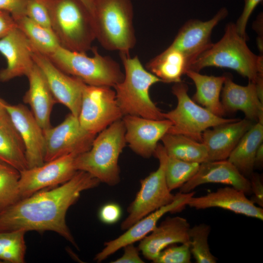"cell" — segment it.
<instances>
[{
	"label": "cell",
	"mask_w": 263,
	"mask_h": 263,
	"mask_svg": "<svg viewBox=\"0 0 263 263\" xmlns=\"http://www.w3.org/2000/svg\"><path fill=\"white\" fill-rule=\"evenodd\" d=\"M100 182L89 173L77 170L68 181L21 199L0 212V231H54L77 248L66 222L67 211L83 191Z\"/></svg>",
	"instance_id": "1"
},
{
	"label": "cell",
	"mask_w": 263,
	"mask_h": 263,
	"mask_svg": "<svg viewBox=\"0 0 263 263\" xmlns=\"http://www.w3.org/2000/svg\"><path fill=\"white\" fill-rule=\"evenodd\" d=\"M246 41L237 33L235 24L228 23L221 39L192 61L188 70L199 72L210 66L228 68L255 83L258 75L263 74V56L254 54Z\"/></svg>",
	"instance_id": "2"
},
{
	"label": "cell",
	"mask_w": 263,
	"mask_h": 263,
	"mask_svg": "<svg viewBox=\"0 0 263 263\" xmlns=\"http://www.w3.org/2000/svg\"><path fill=\"white\" fill-rule=\"evenodd\" d=\"M60 46L86 53L95 39L93 14L81 0H44Z\"/></svg>",
	"instance_id": "3"
},
{
	"label": "cell",
	"mask_w": 263,
	"mask_h": 263,
	"mask_svg": "<svg viewBox=\"0 0 263 263\" xmlns=\"http://www.w3.org/2000/svg\"><path fill=\"white\" fill-rule=\"evenodd\" d=\"M125 128L120 119L98 133L88 150L75 159L76 170L87 172L100 183L115 186L120 182V155L126 146Z\"/></svg>",
	"instance_id": "4"
},
{
	"label": "cell",
	"mask_w": 263,
	"mask_h": 263,
	"mask_svg": "<svg viewBox=\"0 0 263 263\" xmlns=\"http://www.w3.org/2000/svg\"><path fill=\"white\" fill-rule=\"evenodd\" d=\"M120 56L124 67V77L113 88L123 116L164 119L163 112L152 101L149 93L150 88L161 80L145 69L137 56L131 57L125 53H120Z\"/></svg>",
	"instance_id": "5"
},
{
	"label": "cell",
	"mask_w": 263,
	"mask_h": 263,
	"mask_svg": "<svg viewBox=\"0 0 263 263\" xmlns=\"http://www.w3.org/2000/svg\"><path fill=\"white\" fill-rule=\"evenodd\" d=\"M95 39L105 49L129 54L136 43L131 0H93Z\"/></svg>",
	"instance_id": "6"
},
{
	"label": "cell",
	"mask_w": 263,
	"mask_h": 263,
	"mask_svg": "<svg viewBox=\"0 0 263 263\" xmlns=\"http://www.w3.org/2000/svg\"><path fill=\"white\" fill-rule=\"evenodd\" d=\"M92 50L94 55L89 56L86 53L59 46L45 56L62 72L79 78L86 84L113 88L122 81L124 73L119 64L111 57L100 55L97 48Z\"/></svg>",
	"instance_id": "7"
},
{
	"label": "cell",
	"mask_w": 263,
	"mask_h": 263,
	"mask_svg": "<svg viewBox=\"0 0 263 263\" xmlns=\"http://www.w3.org/2000/svg\"><path fill=\"white\" fill-rule=\"evenodd\" d=\"M188 90V85L182 81L172 87L177 104L174 109L163 113L164 118L172 124L168 133L184 135L202 142V134L206 130L238 119L225 118L211 113L191 99Z\"/></svg>",
	"instance_id": "8"
},
{
	"label": "cell",
	"mask_w": 263,
	"mask_h": 263,
	"mask_svg": "<svg viewBox=\"0 0 263 263\" xmlns=\"http://www.w3.org/2000/svg\"><path fill=\"white\" fill-rule=\"evenodd\" d=\"M153 156L159 161L157 169L141 180V187L127 208L128 215L120 228L125 231L141 219L171 203L177 194L171 193L167 186L165 171L168 155L162 144L158 143Z\"/></svg>",
	"instance_id": "9"
},
{
	"label": "cell",
	"mask_w": 263,
	"mask_h": 263,
	"mask_svg": "<svg viewBox=\"0 0 263 263\" xmlns=\"http://www.w3.org/2000/svg\"><path fill=\"white\" fill-rule=\"evenodd\" d=\"M123 116L112 87L85 84L78 117L85 130L96 135Z\"/></svg>",
	"instance_id": "10"
},
{
	"label": "cell",
	"mask_w": 263,
	"mask_h": 263,
	"mask_svg": "<svg viewBox=\"0 0 263 263\" xmlns=\"http://www.w3.org/2000/svg\"><path fill=\"white\" fill-rule=\"evenodd\" d=\"M44 162L70 154L78 155L91 148L96 136L85 130L77 117L69 113L60 124L43 130Z\"/></svg>",
	"instance_id": "11"
},
{
	"label": "cell",
	"mask_w": 263,
	"mask_h": 263,
	"mask_svg": "<svg viewBox=\"0 0 263 263\" xmlns=\"http://www.w3.org/2000/svg\"><path fill=\"white\" fill-rule=\"evenodd\" d=\"M77 155L70 154L19 171V188L21 199L69 180L77 171L75 166Z\"/></svg>",
	"instance_id": "12"
},
{
	"label": "cell",
	"mask_w": 263,
	"mask_h": 263,
	"mask_svg": "<svg viewBox=\"0 0 263 263\" xmlns=\"http://www.w3.org/2000/svg\"><path fill=\"white\" fill-rule=\"evenodd\" d=\"M32 56L45 77L56 103L65 106L72 114L78 117L86 84L79 78L62 72L34 46Z\"/></svg>",
	"instance_id": "13"
},
{
	"label": "cell",
	"mask_w": 263,
	"mask_h": 263,
	"mask_svg": "<svg viewBox=\"0 0 263 263\" xmlns=\"http://www.w3.org/2000/svg\"><path fill=\"white\" fill-rule=\"evenodd\" d=\"M195 193L193 191L187 193L180 192L177 193L176 198L171 203L141 219L116 238L105 242L104 247L95 255L94 261L100 263L124 246L140 241L154 229L159 220L165 214L183 210L188 199Z\"/></svg>",
	"instance_id": "14"
},
{
	"label": "cell",
	"mask_w": 263,
	"mask_h": 263,
	"mask_svg": "<svg viewBox=\"0 0 263 263\" xmlns=\"http://www.w3.org/2000/svg\"><path fill=\"white\" fill-rule=\"evenodd\" d=\"M10 119L22 141L28 168L44 163L45 138L32 112L22 104L4 103Z\"/></svg>",
	"instance_id": "15"
},
{
	"label": "cell",
	"mask_w": 263,
	"mask_h": 263,
	"mask_svg": "<svg viewBox=\"0 0 263 263\" xmlns=\"http://www.w3.org/2000/svg\"><path fill=\"white\" fill-rule=\"evenodd\" d=\"M125 128V140L130 148L144 158L153 156L163 136L171 126L166 119L155 120L126 115L122 118Z\"/></svg>",
	"instance_id": "16"
},
{
	"label": "cell",
	"mask_w": 263,
	"mask_h": 263,
	"mask_svg": "<svg viewBox=\"0 0 263 263\" xmlns=\"http://www.w3.org/2000/svg\"><path fill=\"white\" fill-rule=\"evenodd\" d=\"M227 14V10L222 8L209 20L190 19L187 21L169 47L183 53L189 67L192 61L211 45V35L213 28Z\"/></svg>",
	"instance_id": "17"
},
{
	"label": "cell",
	"mask_w": 263,
	"mask_h": 263,
	"mask_svg": "<svg viewBox=\"0 0 263 263\" xmlns=\"http://www.w3.org/2000/svg\"><path fill=\"white\" fill-rule=\"evenodd\" d=\"M33 48V45L18 28L0 39V53L7 63L6 67L0 71V81L27 76L35 65L32 56Z\"/></svg>",
	"instance_id": "18"
},
{
	"label": "cell",
	"mask_w": 263,
	"mask_h": 263,
	"mask_svg": "<svg viewBox=\"0 0 263 263\" xmlns=\"http://www.w3.org/2000/svg\"><path fill=\"white\" fill-rule=\"evenodd\" d=\"M207 183L229 185L244 191L246 195L252 194L249 179L243 176L227 159L200 164L196 174L179 188V192L187 193L198 186Z\"/></svg>",
	"instance_id": "19"
},
{
	"label": "cell",
	"mask_w": 263,
	"mask_h": 263,
	"mask_svg": "<svg viewBox=\"0 0 263 263\" xmlns=\"http://www.w3.org/2000/svg\"><path fill=\"white\" fill-rule=\"evenodd\" d=\"M190 227L188 220L183 217H168L140 241L138 248L145 259L152 262L167 246L189 242Z\"/></svg>",
	"instance_id": "20"
},
{
	"label": "cell",
	"mask_w": 263,
	"mask_h": 263,
	"mask_svg": "<svg viewBox=\"0 0 263 263\" xmlns=\"http://www.w3.org/2000/svg\"><path fill=\"white\" fill-rule=\"evenodd\" d=\"M246 195L241 190L226 187L204 196H193L188 201L187 206L196 209L219 207L262 221L263 209L256 206Z\"/></svg>",
	"instance_id": "21"
},
{
	"label": "cell",
	"mask_w": 263,
	"mask_h": 263,
	"mask_svg": "<svg viewBox=\"0 0 263 263\" xmlns=\"http://www.w3.org/2000/svg\"><path fill=\"white\" fill-rule=\"evenodd\" d=\"M255 123L246 118L220 124L206 130L202 142L208 161L226 160L245 132Z\"/></svg>",
	"instance_id": "22"
},
{
	"label": "cell",
	"mask_w": 263,
	"mask_h": 263,
	"mask_svg": "<svg viewBox=\"0 0 263 263\" xmlns=\"http://www.w3.org/2000/svg\"><path fill=\"white\" fill-rule=\"evenodd\" d=\"M222 92L221 102L226 113L241 111L245 118L263 124V103L258 96L255 83L242 86L225 75Z\"/></svg>",
	"instance_id": "23"
},
{
	"label": "cell",
	"mask_w": 263,
	"mask_h": 263,
	"mask_svg": "<svg viewBox=\"0 0 263 263\" xmlns=\"http://www.w3.org/2000/svg\"><path fill=\"white\" fill-rule=\"evenodd\" d=\"M27 77L29 89L23 96V102L30 105L32 113L43 129L51 127L50 115L56 103L43 74L35 63Z\"/></svg>",
	"instance_id": "24"
},
{
	"label": "cell",
	"mask_w": 263,
	"mask_h": 263,
	"mask_svg": "<svg viewBox=\"0 0 263 263\" xmlns=\"http://www.w3.org/2000/svg\"><path fill=\"white\" fill-rule=\"evenodd\" d=\"M194 82L196 92L192 100L211 113L223 117L226 112L220 99L225 75L213 76L188 70L186 74Z\"/></svg>",
	"instance_id": "25"
},
{
	"label": "cell",
	"mask_w": 263,
	"mask_h": 263,
	"mask_svg": "<svg viewBox=\"0 0 263 263\" xmlns=\"http://www.w3.org/2000/svg\"><path fill=\"white\" fill-rule=\"evenodd\" d=\"M263 142V124L255 123L241 138L227 160L249 179L254 172L257 149Z\"/></svg>",
	"instance_id": "26"
},
{
	"label": "cell",
	"mask_w": 263,
	"mask_h": 263,
	"mask_svg": "<svg viewBox=\"0 0 263 263\" xmlns=\"http://www.w3.org/2000/svg\"><path fill=\"white\" fill-rule=\"evenodd\" d=\"M146 67L162 82L176 83L182 81V76L188 70V63L183 53L168 47L151 59Z\"/></svg>",
	"instance_id": "27"
},
{
	"label": "cell",
	"mask_w": 263,
	"mask_h": 263,
	"mask_svg": "<svg viewBox=\"0 0 263 263\" xmlns=\"http://www.w3.org/2000/svg\"><path fill=\"white\" fill-rule=\"evenodd\" d=\"M168 156L183 161L202 163L208 161L204 144L182 134L167 133L161 138Z\"/></svg>",
	"instance_id": "28"
},
{
	"label": "cell",
	"mask_w": 263,
	"mask_h": 263,
	"mask_svg": "<svg viewBox=\"0 0 263 263\" xmlns=\"http://www.w3.org/2000/svg\"><path fill=\"white\" fill-rule=\"evenodd\" d=\"M0 160L19 172L28 168L22 141L13 125L0 123Z\"/></svg>",
	"instance_id": "29"
},
{
	"label": "cell",
	"mask_w": 263,
	"mask_h": 263,
	"mask_svg": "<svg viewBox=\"0 0 263 263\" xmlns=\"http://www.w3.org/2000/svg\"><path fill=\"white\" fill-rule=\"evenodd\" d=\"M18 28L39 52L48 55L55 51L60 45L51 29L43 26L26 16L15 19Z\"/></svg>",
	"instance_id": "30"
},
{
	"label": "cell",
	"mask_w": 263,
	"mask_h": 263,
	"mask_svg": "<svg viewBox=\"0 0 263 263\" xmlns=\"http://www.w3.org/2000/svg\"><path fill=\"white\" fill-rule=\"evenodd\" d=\"M22 230L0 231V263H23L26 251Z\"/></svg>",
	"instance_id": "31"
},
{
	"label": "cell",
	"mask_w": 263,
	"mask_h": 263,
	"mask_svg": "<svg viewBox=\"0 0 263 263\" xmlns=\"http://www.w3.org/2000/svg\"><path fill=\"white\" fill-rule=\"evenodd\" d=\"M210 226L200 224L190 227L188 235L190 251L197 263H216L217 259L210 252L208 237Z\"/></svg>",
	"instance_id": "32"
},
{
	"label": "cell",
	"mask_w": 263,
	"mask_h": 263,
	"mask_svg": "<svg viewBox=\"0 0 263 263\" xmlns=\"http://www.w3.org/2000/svg\"><path fill=\"white\" fill-rule=\"evenodd\" d=\"M200 164L183 161L168 156L165 176L169 190L180 188L197 172Z\"/></svg>",
	"instance_id": "33"
},
{
	"label": "cell",
	"mask_w": 263,
	"mask_h": 263,
	"mask_svg": "<svg viewBox=\"0 0 263 263\" xmlns=\"http://www.w3.org/2000/svg\"><path fill=\"white\" fill-rule=\"evenodd\" d=\"M19 176V172L10 166L0 168V212L21 199Z\"/></svg>",
	"instance_id": "34"
},
{
	"label": "cell",
	"mask_w": 263,
	"mask_h": 263,
	"mask_svg": "<svg viewBox=\"0 0 263 263\" xmlns=\"http://www.w3.org/2000/svg\"><path fill=\"white\" fill-rule=\"evenodd\" d=\"M170 245L161 251L154 263H190L191 253L190 242L180 245Z\"/></svg>",
	"instance_id": "35"
},
{
	"label": "cell",
	"mask_w": 263,
	"mask_h": 263,
	"mask_svg": "<svg viewBox=\"0 0 263 263\" xmlns=\"http://www.w3.org/2000/svg\"><path fill=\"white\" fill-rule=\"evenodd\" d=\"M26 16L34 22L51 29L49 11L44 0H29L26 8Z\"/></svg>",
	"instance_id": "36"
},
{
	"label": "cell",
	"mask_w": 263,
	"mask_h": 263,
	"mask_svg": "<svg viewBox=\"0 0 263 263\" xmlns=\"http://www.w3.org/2000/svg\"><path fill=\"white\" fill-rule=\"evenodd\" d=\"M263 0H244L243 11L235 24L238 34L245 40L247 38L246 27L248 19L255 8Z\"/></svg>",
	"instance_id": "37"
},
{
	"label": "cell",
	"mask_w": 263,
	"mask_h": 263,
	"mask_svg": "<svg viewBox=\"0 0 263 263\" xmlns=\"http://www.w3.org/2000/svg\"><path fill=\"white\" fill-rule=\"evenodd\" d=\"M121 214L122 210L119 205L115 203H109L100 208L98 216L102 223L112 225L119 221Z\"/></svg>",
	"instance_id": "38"
},
{
	"label": "cell",
	"mask_w": 263,
	"mask_h": 263,
	"mask_svg": "<svg viewBox=\"0 0 263 263\" xmlns=\"http://www.w3.org/2000/svg\"><path fill=\"white\" fill-rule=\"evenodd\" d=\"M29 0H0V10L9 12L15 19L26 16V8Z\"/></svg>",
	"instance_id": "39"
},
{
	"label": "cell",
	"mask_w": 263,
	"mask_h": 263,
	"mask_svg": "<svg viewBox=\"0 0 263 263\" xmlns=\"http://www.w3.org/2000/svg\"><path fill=\"white\" fill-rule=\"evenodd\" d=\"M249 180L253 196L250 200L260 207H263V183L261 176L253 172Z\"/></svg>",
	"instance_id": "40"
},
{
	"label": "cell",
	"mask_w": 263,
	"mask_h": 263,
	"mask_svg": "<svg viewBox=\"0 0 263 263\" xmlns=\"http://www.w3.org/2000/svg\"><path fill=\"white\" fill-rule=\"evenodd\" d=\"M123 255L116 260L111 262L112 263H143L144 261L139 255V250L133 244L124 246Z\"/></svg>",
	"instance_id": "41"
},
{
	"label": "cell",
	"mask_w": 263,
	"mask_h": 263,
	"mask_svg": "<svg viewBox=\"0 0 263 263\" xmlns=\"http://www.w3.org/2000/svg\"><path fill=\"white\" fill-rule=\"evenodd\" d=\"M17 28L16 22L8 12L0 10V39Z\"/></svg>",
	"instance_id": "42"
},
{
	"label": "cell",
	"mask_w": 263,
	"mask_h": 263,
	"mask_svg": "<svg viewBox=\"0 0 263 263\" xmlns=\"http://www.w3.org/2000/svg\"><path fill=\"white\" fill-rule=\"evenodd\" d=\"M4 101L0 98V123L13 125L4 106Z\"/></svg>",
	"instance_id": "43"
},
{
	"label": "cell",
	"mask_w": 263,
	"mask_h": 263,
	"mask_svg": "<svg viewBox=\"0 0 263 263\" xmlns=\"http://www.w3.org/2000/svg\"><path fill=\"white\" fill-rule=\"evenodd\" d=\"M258 96L263 103V74H259L255 82Z\"/></svg>",
	"instance_id": "44"
},
{
	"label": "cell",
	"mask_w": 263,
	"mask_h": 263,
	"mask_svg": "<svg viewBox=\"0 0 263 263\" xmlns=\"http://www.w3.org/2000/svg\"><path fill=\"white\" fill-rule=\"evenodd\" d=\"M263 165V143L261 144L257 149L255 157L254 168L261 169Z\"/></svg>",
	"instance_id": "45"
},
{
	"label": "cell",
	"mask_w": 263,
	"mask_h": 263,
	"mask_svg": "<svg viewBox=\"0 0 263 263\" xmlns=\"http://www.w3.org/2000/svg\"><path fill=\"white\" fill-rule=\"evenodd\" d=\"M83 3L87 6L89 9L93 14L94 12V2L93 0H81Z\"/></svg>",
	"instance_id": "46"
},
{
	"label": "cell",
	"mask_w": 263,
	"mask_h": 263,
	"mask_svg": "<svg viewBox=\"0 0 263 263\" xmlns=\"http://www.w3.org/2000/svg\"><path fill=\"white\" fill-rule=\"evenodd\" d=\"M9 166L0 160V168H5Z\"/></svg>",
	"instance_id": "47"
}]
</instances>
